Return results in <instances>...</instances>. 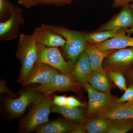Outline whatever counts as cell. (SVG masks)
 <instances>
[{"label": "cell", "mask_w": 133, "mask_h": 133, "mask_svg": "<svg viewBox=\"0 0 133 133\" xmlns=\"http://www.w3.org/2000/svg\"><path fill=\"white\" fill-rule=\"evenodd\" d=\"M75 125L64 121L48 122L38 126L36 131L37 133H64L70 132Z\"/></svg>", "instance_id": "18"}, {"label": "cell", "mask_w": 133, "mask_h": 133, "mask_svg": "<svg viewBox=\"0 0 133 133\" xmlns=\"http://www.w3.org/2000/svg\"><path fill=\"white\" fill-rule=\"evenodd\" d=\"M133 26V10L128 4L123 6L119 13L101 26L96 31L105 30L120 31L127 29L129 28H131Z\"/></svg>", "instance_id": "10"}, {"label": "cell", "mask_w": 133, "mask_h": 133, "mask_svg": "<svg viewBox=\"0 0 133 133\" xmlns=\"http://www.w3.org/2000/svg\"><path fill=\"white\" fill-rule=\"evenodd\" d=\"M115 50H116L101 51L98 50L94 45L87 43L84 51L88 54L92 71L99 72L106 71L102 66L103 61L108 55Z\"/></svg>", "instance_id": "16"}, {"label": "cell", "mask_w": 133, "mask_h": 133, "mask_svg": "<svg viewBox=\"0 0 133 133\" xmlns=\"http://www.w3.org/2000/svg\"><path fill=\"white\" fill-rule=\"evenodd\" d=\"M88 83L98 91L110 93L111 85L107 71L104 72L92 71L89 76Z\"/></svg>", "instance_id": "19"}, {"label": "cell", "mask_w": 133, "mask_h": 133, "mask_svg": "<svg viewBox=\"0 0 133 133\" xmlns=\"http://www.w3.org/2000/svg\"><path fill=\"white\" fill-rule=\"evenodd\" d=\"M124 103H125L126 105H127L133 107V99L130 101Z\"/></svg>", "instance_id": "34"}, {"label": "cell", "mask_w": 133, "mask_h": 133, "mask_svg": "<svg viewBox=\"0 0 133 133\" xmlns=\"http://www.w3.org/2000/svg\"><path fill=\"white\" fill-rule=\"evenodd\" d=\"M107 72L109 78L115 83L120 90H126L127 88L125 79L122 72L112 70L107 71Z\"/></svg>", "instance_id": "23"}, {"label": "cell", "mask_w": 133, "mask_h": 133, "mask_svg": "<svg viewBox=\"0 0 133 133\" xmlns=\"http://www.w3.org/2000/svg\"><path fill=\"white\" fill-rule=\"evenodd\" d=\"M46 28L62 36L66 41L63 48L67 58L75 64L82 52L84 51L87 43L84 38V33L75 31L61 26L42 24Z\"/></svg>", "instance_id": "2"}, {"label": "cell", "mask_w": 133, "mask_h": 133, "mask_svg": "<svg viewBox=\"0 0 133 133\" xmlns=\"http://www.w3.org/2000/svg\"><path fill=\"white\" fill-rule=\"evenodd\" d=\"M97 115L109 120L133 119V107L125 103L115 104Z\"/></svg>", "instance_id": "13"}, {"label": "cell", "mask_w": 133, "mask_h": 133, "mask_svg": "<svg viewBox=\"0 0 133 133\" xmlns=\"http://www.w3.org/2000/svg\"><path fill=\"white\" fill-rule=\"evenodd\" d=\"M92 71L87 53L84 51L74 65L72 76L81 85L88 83V78Z\"/></svg>", "instance_id": "15"}, {"label": "cell", "mask_w": 133, "mask_h": 133, "mask_svg": "<svg viewBox=\"0 0 133 133\" xmlns=\"http://www.w3.org/2000/svg\"><path fill=\"white\" fill-rule=\"evenodd\" d=\"M37 4L39 5H54L59 7L70 3L73 0H36Z\"/></svg>", "instance_id": "25"}, {"label": "cell", "mask_w": 133, "mask_h": 133, "mask_svg": "<svg viewBox=\"0 0 133 133\" xmlns=\"http://www.w3.org/2000/svg\"><path fill=\"white\" fill-rule=\"evenodd\" d=\"M36 28L31 35H19L18 48L16 55L21 63L19 76L20 82H23L28 77L38 62V49Z\"/></svg>", "instance_id": "1"}, {"label": "cell", "mask_w": 133, "mask_h": 133, "mask_svg": "<svg viewBox=\"0 0 133 133\" xmlns=\"http://www.w3.org/2000/svg\"><path fill=\"white\" fill-rule=\"evenodd\" d=\"M53 104L61 107H65L67 104V97L63 96H55L53 98Z\"/></svg>", "instance_id": "27"}, {"label": "cell", "mask_w": 133, "mask_h": 133, "mask_svg": "<svg viewBox=\"0 0 133 133\" xmlns=\"http://www.w3.org/2000/svg\"><path fill=\"white\" fill-rule=\"evenodd\" d=\"M81 85L73 76L58 73L47 83L33 88L42 94L49 95L57 91H78Z\"/></svg>", "instance_id": "5"}, {"label": "cell", "mask_w": 133, "mask_h": 133, "mask_svg": "<svg viewBox=\"0 0 133 133\" xmlns=\"http://www.w3.org/2000/svg\"><path fill=\"white\" fill-rule=\"evenodd\" d=\"M10 15L9 1L8 0H0V19L1 20Z\"/></svg>", "instance_id": "26"}, {"label": "cell", "mask_w": 133, "mask_h": 133, "mask_svg": "<svg viewBox=\"0 0 133 133\" xmlns=\"http://www.w3.org/2000/svg\"><path fill=\"white\" fill-rule=\"evenodd\" d=\"M126 30H122L116 36L108 39L100 44L94 45L101 51L133 47V37L126 35Z\"/></svg>", "instance_id": "14"}, {"label": "cell", "mask_w": 133, "mask_h": 133, "mask_svg": "<svg viewBox=\"0 0 133 133\" xmlns=\"http://www.w3.org/2000/svg\"><path fill=\"white\" fill-rule=\"evenodd\" d=\"M84 105L81 103L77 99L73 97H67V104L66 107H84Z\"/></svg>", "instance_id": "28"}, {"label": "cell", "mask_w": 133, "mask_h": 133, "mask_svg": "<svg viewBox=\"0 0 133 133\" xmlns=\"http://www.w3.org/2000/svg\"><path fill=\"white\" fill-rule=\"evenodd\" d=\"M59 71L57 69L44 63L38 62L35 65L30 74L26 80L23 82V85L33 83L45 84Z\"/></svg>", "instance_id": "11"}, {"label": "cell", "mask_w": 133, "mask_h": 133, "mask_svg": "<svg viewBox=\"0 0 133 133\" xmlns=\"http://www.w3.org/2000/svg\"><path fill=\"white\" fill-rule=\"evenodd\" d=\"M108 133H125L133 129V119L109 120Z\"/></svg>", "instance_id": "22"}, {"label": "cell", "mask_w": 133, "mask_h": 133, "mask_svg": "<svg viewBox=\"0 0 133 133\" xmlns=\"http://www.w3.org/2000/svg\"><path fill=\"white\" fill-rule=\"evenodd\" d=\"M126 33H128V35L133 33V26L130 29H127L126 30Z\"/></svg>", "instance_id": "33"}, {"label": "cell", "mask_w": 133, "mask_h": 133, "mask_svg": "<svg viewBox=\"0 0 133 133\" xmlns=\"http://www.w3.org/2000/svg\"><path fill=\"white\" fill-rule=\"evenodd\" d=\"M133 65V47L119 49L108 55L104 60L102 66L107 71L122 72Z\"/></svg>", "instance_id": "8"}, {"label": "cell", "mask_w": 133, "mask_h": 133, "mask_svg": "<svg viewBox=\"0 0 133 133\" xmlns=\"http://www.w3.org/2000/svg\"><path fill=\"white\" fill-rule=\"evenodd\" d=\"M121 31L105 30L96 31L93 33H84L85 39L87 43L93 45L100 44L109 38H113L118 35Z\"/></svg>", "instance_id": "21"}, {"label": "cell", "mask_w": 133, "mask_h": 133, "mask_svg": "<svg viewBox=\"0 0 133 133\" xmlns=\"http://www.w3.org/2000/svg\"><path fill=\"white\" fill-rule=\"evenodd\" d=\"M41 94L38 91L32 88L21 93L19 98L9 99L6 102L7 109L11 115L17 117L22 115L27 108L33 103Z\"/></svg>", "instance_id": "9"}, {"label": "cell", "mask_w": 133, "mask_h": 133, "mask_svg": "<svg viewBox=\"0 0 133 133\" xmlns=\"http://www.w3.org/2000/svg\"><path fill=\"white\" fill-rule=\"evenodd\" d=\"M17 2L27 9L30 8L37 5L36 0H18Z\"/></svg>", "instance_id": "29"}, {"label": "cell", "mask_w": 133, "mask_h": 133, "mask_svg": "<svg viewBox=\"0 0 133 133\" xmlns=\"http://www.w3.org/2000/svg\"><path fill=\"white\" fill-rule=\"evenodd\" d=\"M84 126L88 133H108L110 128L109 120L98 115L90 118Z\"/></svg>", "instance_id": "20"}, {"label": "cell", "mask_w": 133, "mask_h": 133, "mask_svg": "<svg viewBox=\"0 0 133 133\" xmlns=\"http://www.w3.org/2000/svg\"><path fill=\"white\" fill-rule=\"evenodd\" d=\"M52 94H40L33 103L31 110L22 123L21 129L25 132L36 131L37 128L48 122L53 104Z\"/></svg>", "instance_id": "3"}, {"label": "cell", "mask_w": 133, "mask_h": 133, "mask_svg": "<svg viewBox=\"0 0 133 133\" xmlns=\"http://www.w3.org/2000/svg\"><path fill=\"white\" fill-rule=\"evenodd\" d=\"M10 15L9 19L0 23V40L10 41L16 38L19 29L24 24V20L21 9L9 2Z\"/></svg>", "instance_id": "6"}, {"label": "cell", "mask_w": 133, "mask_h": 133, "mask_svg": "<svg viewBox=\"0 0 133 133\" xmlns=\"http://www.w3.org/2000/svg\"><path fill=\"white\" fill-rule=\"evenodd\" d=\"M37 43L49 48H64L66 41L63 37L46 28L43 24L36 28Z\"/></svg>", "instance_id": "12"}, {"label": "cell", "mask_w": 133, "mask_h": 133, "mask_svg": "<svg viewBox=\"0 0 133 133\" xmlns=\"http://www.w3.org/2000/svg\"><path fill=\"white\" fill-rule=\"evenodd\" d=\"M86 129L84 125L81 124L75 125L74 128L72 131H71V133H86Z\"/></svg>", "instance_id": "32"}, {"label": "cell", "mask_w": 133, "mask_h": 133, "mask_svg": "<svg viewBox=\"0 0 133 133\" xmlns=\"http://www.w3.org/2000/svg\"><path fill=\"white\" fill-rule=\"evenodd\" d=\"M133 99V85L129 86L127 88L122 96L116 100L115 104H122L130 101Z\"/></svg>", "instance_id": "24"}, {"label": "cell", "mask_w": 133, "mask_h": 133, "mask_svg": "<svg viewBox=\"0 0 133 133\" xmlns=\"http://www.w3.org/2000/svg\"><path fill=\"white\" fill-rule=\"evenodd\" d=\"M38 62L44 63L57 69L61 74L72 76L74 65L64 59L57 48H49L38 43Z\"/></svg>", "instance_id": "4"}, {"label": "cell", "mask_w": 133, "mask_h": 133, "mask_svg": "<svg viewBox=\"0 0 133 133\" xmlns=\"http://www.w3.org/2000/svg\"><path fill=\"white\" fill-rule=\"evenodd\" d=\"M113 6L114 8L123 7L128 5L129 3L133 2V0H114Z\"/></svg>", "instance_id": "31"}, {"label": "cell", "mask_w": 133, "mask_h": 133, "mask_svg": "<svg viewBox=\"0 0 133 133\" xmlns=\"http://www.w3.org/2000/svg\"><path fill=\"white\" fill-rule=\"evenodd\" d=\"M129 5V6L130 7V8H131L133 10V4H131V5Z\"/></svg>", "instance_id": "36"}, {"label": "cell", "mask_w": 133, "mask_h": 133, "mask_svg": "<svg viewBox=\"0 0 133 133\" xmlns=\"http://www.w3.org/2000/svg\"><path fill=\"white\" fill-rule=\"evenodd\" d=\"M0 91H1V94H3L4 93H6V94H9L11 95L12 97H15L14 94L12 91H11L10 90L8 89V88L7 87L4 81H1V85H0Z\"/></svg>", "instance_id": "30"}, {"label": "cell", "mask_w": 133, "mask_h": 133, "mask_svg": "<svg viewBox=\"0 0 133 133\" xmlns=\"http://www.w3.org/2000/svg\"><path fill=\"white\" fill-rule=\"evenodd\" d=\"M84 86L88 93L89 100L87 116L89 118L114 104L118 99L110 93L98 91L88 83L85 84Z\"/></svg>", "instance_id": "7"}, {"label": "cell", "mask_w": 133, "mask_h": 133, "mask_svg": "<svg viewBox=\"0 0 133 133\" xmlns=\"http://www.w3.org/2000/svg\"><path fill=\"white\" fill-rule=\"evenodd\" d=\"M129 78H130L131 80H133V70L130 72Z\"/></svg>", "instance_id": "35"}, {"label": "cell", "mask_w": 133, "mask_h": 133, "mask_svg": "<svg viewBox=\"0 0 133 133\" xmlns=\"http://www.w3.org/2000/svg\"><path fill=\"white\" fill-rule=\"evenodd\" d=\"M51 112L59 114L78 124H83L85 119L84 112L81 108V106L61 107L53 104L51 109Z\"/></svg>", "instance_id": "17"}]
</instances>
